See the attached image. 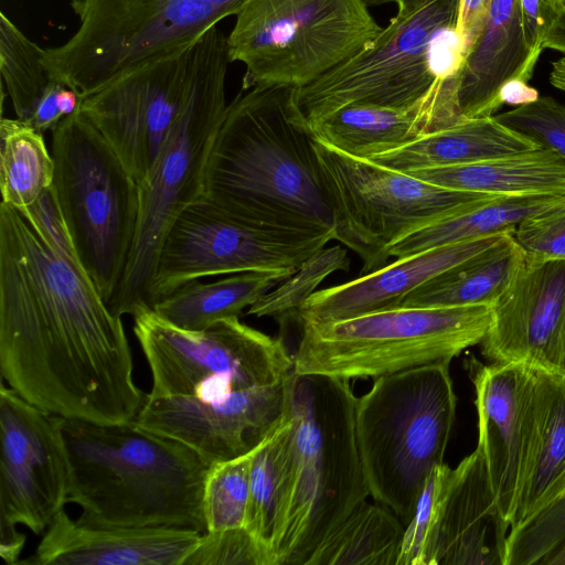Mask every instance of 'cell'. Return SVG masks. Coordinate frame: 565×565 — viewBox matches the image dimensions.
Masks as SVG:
<instances>
[{"mask_svg":"<svg viewBox=\"0 0 565 565\" xmlns=\"http://www.w3.org/2000/svg\"><path fill=\"white\" fill-rule=\"evenodd\" d=\"M121 317L75 255L0 204V373L21 397L65 418L134 420L145 401Z\"/></svg>","mask_w":565,"mask_h":565,"instance_id":"6da1fadb","label":"cell"},{"mask_svg":"<svg viewBox=\"0 0 565 565\" xmlns=\"http://www.w3.org/2000/svg\"><path fill=\"white\" fill-rule=\"evenodd\" d=\"M313 139L296 87L239 92L210 152L204 199L256 226L334 236Z\"/></svg>","mask_w":565,"mask_h":565,"instance_id":"7a4b0ae2","label":"cell"},{"mask_svg":"<svg viewBox=\"0 0 565 565\" xmlns=\"http://www.w3.org/2000/svg\"><path fill=\"white\" fill-rule=\"evenodd\" d=\"M71 481L67 502L87 526L207 531L203 492L210 463L135 420L103 424L58 416Z\"/></svg>","mask_w":565,"mask_h":565,"instance_id":"3957f363","label":"cell"},{"mask_svg":"<svg viewBox=\"0 0 565 565\" xmlns=\"http://www.w3.org/2000/svg\"><path fill=\"white\" fill-rule=\"evenodd\" d=\"M348 380L290 373L289 419L271 565H306L313 551L370 495Z\"/></svg>","mask_w":565,"mask_h":565,"instance_id":"277c9868","label":"cell"},{"mask_svg":"<svg viewBox=\"0 0 565 565\" xmlns=\"http://www.w3.org/2000/svg\"><path fill=\"white\" fill-rule=\"evenodd\" d=\"M456 404L449 363L374 379L356 401L355 431L370 495L405 525L428 475L444 463Z\"/></svg>","mask_w":565,"mask_h":565,"instance_id":"5b68a950","label":"cell"},{"mask_svg":"<svg viewBox=\"0 0 565 565\" xmlns=\"http://www.w3.org/2000/svg\"><path fill=\"white\" fill-rule=\"evenodd\" d=\"M248 0H71L78 25L44 49L50 79L83 97L146 64L179 54Z\"/></svg>","mask_w":565,"mask_h":565,"instance_id":"8992f818","label":"cell"},{"mask_svg":"<svg viewBox=\"0 0 565 565\" xmlns=\"http://www.w3.org/2000/svg\"><path fill=\"white\" fill-rule=\"evenodd\" d=\"M490 306L397 307L349 319L301 324L294 371L343 380L449 363L480 344Z\"/></svg>","mask_w":565,"mask_h":565,"instance_id":"52a82bcc","label":"cell"},{"mask_svg":"<svg viewBox=\"0 0 565 565\" xmlns=\"http://www.w3.org/2000/svg\"><path fill=\"white\" fill-rule=\"evenodd\" d=\"M51 132V188L76 256L108 303L132 249L139 183L81 107Z\"/></svg>","mask_w":565,"mask_h":565,"instance_id":"ba28073f","label":"cell"},{"mask_svg":"<svg viewBox=\"0 0 565 565\" xmlns=\"http://www.w3.org/2000/svg\"><path fill=\"white\" fill-rule=\"evenodd\" d=\"M227 35L245 65L243 90L303 87L367 47L381 33L363 0H248Z\"/></svg>","mask_w":565,"mask_h":565,"instance_id":"9c48e42d","label":"cell"},{"mask_svg":"<svg viewBox=\"0 0 565 565\" xmlns=\"http://www.w3.org/2000/svg\"><path fill=\"white\" fill-rule=\"evenodd\" d=\"M313 146L333 239L360 256L362 275L388 264L387 248L406 234L498 196L438 186L342 152L316 136Z\"/></svg>","mask_w":565,"mask_h":565,"instance_id":"30bf717a","label":"cell"},{"mask_svg":"<svg viewBox=\"0 0 565 565\" xmlns=\"http://www.w3.org/2000/svg\"><path fill=\"white\" fill-rule=\"evenodd\" d=\"M230 58L200 83L139 182V217L132 249L110 311L119 317L152 311L151 287L158 254L177 216L204 198L210 152L227 108L225 78Z\"/></svg>","mask_w":565,"mask_h":565,"instance_id":"8fae6325","label":"cell"},{"mask_svg":"<svg viewBox=\"0 0 565 565\" xmlns=\"http://www.w3.org/2000/svg\"><path fill=\"white\" fill-rule=\"evenodd\" d=\"M225 58L227 35L216 24L179 54L138 67L83 97L81 110L139 183L196 87Z\"/></svg>","mask_w":565,"mask_h":565,"instance_id":"7c38bea8","label":"cell"},{"mask_svg":"<svg viewBox=\"0 0 565 565\" xmlns=\"http://www.w3.org/2000/svg\"><path fill=\"white\" fill-rule=\"evenodd\" d=\"M135 318V335L152 375V396H190L215 387L239 390L286 382L294 356L284 342L243 322L220 320L200 331L182 330L153 311Z\"/></svg>","mask_w":565,"mask_h":565,"instance_id":"4fadbf2b","label":"cell"},{"mask_svg":"<svg viewBox=\"0 0 565 565\" xmlns=\"http://www.w3.org/2000/svg\"><path fill=\"white\" fill-rule=\"evenodd\" d=\"M458 0H427L395 14L364 50L312 83L297 88V103L309 124L354 103L405 106L422 97L450 67L436 71L433 47L452 31Z\"/></svg>","mask_w":565,"mask_h":565,"instance_id":"5bb4252c","label":"cell"},{"mask_svg":"<svg viewBox=\"0 0 565 565\" xmlns=\"http://www.w3.org/2000/svg\"><path fill=\"white\" fill-rule=\"evenodd\" d=\"M333 237V233L256 226L203 198L177 216L162 242L151 287L152 305L204 277L245 271L289 276Z\"/></svg>","mask_w":565,"mask_h":565,"instance_id":"9a60e30c","label":"cell"},{"mask_svg":"<svg viewBox=\"0 0 565 565\" xmlns=\"http://www.w3.org/2000/svg\"><path fill=\"white\" fill-rule=\"evenodd\" d=\"M0 555L17 564L26 526L46 531L67 502L71 468L58 416L0 388Z\"/></svg>","mask_w":565,"mask_h":565,"instance_id":"2e32d148","label":"cell"},{"mask_svg":"<svg viewBox=\"0 0 565 565\" xmlns=\"http://www.w3.org/2000/svg\"><path fill=\"white\" fill-rule=\"evenodd\" d=\"M285 387L286 382L207 399L146 394L134 420L185 444L213 465L248 454L277 426Z\"/></svg>","mask_w":565,"mask_h":565,"instance_id":"e0dca14e","label":"cell"},{"mask_svg":"<svg viewBox=\"0 0 565 565\" xmlns=\"http://www.w3.org/2000/svg\"><path fill=\"white\" fill-rule=\"evenodd\" d=\"M480 344L493 363L565 374V259L525 254L491 305V323Z\"/></svg>","mask_w":565,"mask_h":565,"instance_id":"ac0fdd59","label":"cell"},{"mask_svg":"<svg viewBox=\"0 0 565 565\" xmlns=\"http://www.w3.org/2000/svg\"><path fill=\"white\" fill-rule=\"evenodd\" d=\"M476 391L479 439L493 490L510 525L527 452L534 369L523 363L466 361Z\"/></svg>","mask_w":565,"mask_h":565,"instance_id":"d6986e66","label":"cell"},{"mask_svg":"<svg viewBox=\"0 0 565 565\" xmlns=\"http://www.w3.org/2000/svg\"><path fill=\"white\" fill-rule=\"evenodd\" d=\"M508 530L510 525L477 447L449 469L426 565H504Z\"/></svg>","mask_w":565,"mask_h":565,"instance_id":"ffe728a7","label":"cell"},{"mask_svg":"<svg viewBox=\"0 0 565 565\" xmlns=\"http://www.w3.org/2000/svg\"><path fill=\"white\" fill-rule=\"evenodd\" d=\"M461 120L452 65L409 105L354 103L310 126L318 139L333 148L372 159Z\"/></svg>","mask_w":565,"mask_h":565,"instance_id":"44dd1931","label":"cell"},{"mask_svg":"<svg viewBox=\"0 0 565 565\" xmlns=\"http://www.w3.org/2000/svg\"><path fill=\"white\" fill-rule=\"evenodd\" d=\"M201 533L174 527L87 526L63 509L26 565H183Z\"/></svg>","mask_w":565,"mask_h":565,"instance_id":"7402d4cb","label":"cell"},{"mask_svg":"<svg viewBox=\"0 0 565 565\" xmlns=\"http://www.w3.org/2000/svg\"><path fill=\"white\" fill-rule=\"evenodd\" d=\"M504 234L448 244L395 258L382 268L353 280L317 290L301 308L298 322L337 321L401 307L413 290L489 248Z\"/></svg>","mask_w":565,"mask_h":565,"instance_id":"603a6c76","label":"cell"},{"mask_svg":"<svg viewBox=\"0 0 565 565\" xmlns=\"http://www.w3.org/2000/svg\"><path fill=\"white\" fill-rule=\"evenodd\" d=\"M537 60L527 47L518 0H492L483 26L454 66L461 118L491 117L513 82L526 83Z\"/></svg>","mask_w":565,"mask_h":565,"instance_id":"cb8c5ba5","label":"cell"},{"mask_svg":"<svg viewBox=\"0 0 565 565\" xmlns=\"http://www.w3.org/2000/svg\"><path fill=\"white\" fill-rule=\"evenodd\" d=\"M533 369L530 439L510 527L565 489V374Z\"/></svg>","mask_w":565,"mask_h":565,"instance_id":"d4e9b609","label":"cell"},{"mask_svg":"<svg viewBox=\"0 0 565 565\" xmlns=\"http://www.w3.org/2000/svg\"><path fill=\"white\" fill-rule=\"evenodd\" d=\"M539 148L491 116L461 120L369 160L409 172L469 164Z\"/></svg>","mask_w":565,"mask_h":565,"instance_id":"484cf974","label":"cell"},{"mask_svg":"<svg viewBox=\"0 0 565 565\" xmlns=\"http://www.w3.org/2000/svg\"><path fill=\"white\" fill-rule=\"evenodd\" d=\"M438 186L497 195L565 194V160L539 148L480 162L407 172Z\"/></svg>","mask_w":565,"mask_h":565,"instance_id":"4316f807","label":"cell"},{"mask_svg":"<svg viewBox=\"0 0 565 565\" xmlns=\"http://www.w3.org/2000/svg\"><path fill=\"white\" fill-rule=\"evenodd\" d=\"M564 205L565 194L498 195L406 234L387 248V256L401 258L438 246L514 232L524 220Z\"/></svg>","mask_w":565,"mask_h":565,"instance_id":"83f0119b","label":"cell"},{"mask_svg":"<svg viewBox=\"0 0 565 565\" xmlns=\"http://www.w3.org/2000/svg\"><path fill=\"white\" fill-rule=\"evenodd\" d=\"M524 257L514 232L507 233L489 248L413 290L401 307H491Z\"/></svg>","mask_w":565,"mask_h":565,"instance_id":"f1b7e54d","label":"cell"},{"mask_svg":"<svg viewBox=\"0 0 565 565\" xmlns=\"http://www.w3.org/2000/svg\"><path fill=\"white\" fill-rule=\"evenodd\" d=\"M287 277L280 273L245 271L213 282L192 280L161 298L152 311L173 327L200 331L238 317Z\"/></svg>","mask_w":565,"mask_h":565,"instance_id":"f546056e","label":"cell"},{"mask_svg":"<svg viewBox=\"0 0 565 565\" xmlns=\"http://www.w3.org/2000/svg\"><path fill=\"white\" fill-rule=\"evenodd\" d=\"M405 524L387 507L363 501L306 565H396Z\"/></svg>","mask_w":565,"mask_h":565,"instance_id":"4dcf8cb0","label":"cell"},{"mask_svg":"<svg viewBox=\"0 0 565 565\" xmlns=\"http://www.w3.org/2000/svg\"><path fill=\"white\" fill-rule=\"evenodd\" d=\"M0 139L1 202L22 211L51 188L54 160L43 132L25 120L2 117Z\"/></svg>","mask_w":565,"mask_h":565,"instance_id":"1f68e13d","label":"cell"},{"mask_svg":"<svg viewBox=\"0 0 565 565\" xmlns=\"http://www.w3.org/2000/svg\"><path fill=\"white\" fill-rule=\"evenodd\" d=\"M289 419L285 412L277 426L254 448L245 527L267 547L270 541L282 483ZM271 565V563H270Z\"/></svg>","mask_w":565,"mask_h":565,"instance_id":"d6a6232c","label":"cell"},{"mask_svg":"<svg viewBox=\"0 0 565 565\" xmlns=\"http://www.w3.org/2000/svg\"><path fill=\"white\" fill-rule=\"evenodd\" d=\"M43 51L4 12L0 13V72L17 117L25 121L50 81L42 61Z\"/></svg>","mask_w":565,"mask_h":565,"instance_id":"836d02e7","label":"cell"},{"mask_svg":"<svg viewBox=\"0 0 565 565\" xmlns=\"http://www.w3.org/2000/svg\"><path fill=\"white\" fill-rule=\"evenodd\" d=\"M348 253L340 245L323 247L305 260L290 276L271 288L248 308L255 317H269L280 322L296 320L305 302L332 273L350 269Z\"/></svg>","mask_w":565,"mask_h":565,"instance_id":"e575fe53","label":"cell"},{"mask_svg":"<svg viewBox=\"0 0 565 565\" xmlns=\"http://www.w3.org/2000/svg\"><path fill=\"white\" fill-rule=\"evenodd\" d=\"M253 450L210 466L203 492L207 531L245 525Z\"/></svg>","mask_w":565,"mask_h":565,"instance_id":"d590c367","label":"cell"},{"mask_svg":"<svg viewBox=\"0 0 565 565\" xmlns=\"http://www.w3.org/2000/svg\"><path fill=\"white\" fill-rule=\"evenodd\" d=\"M565 542V489L520 524L510 527L504 565H533Z\"/></svg>","mask_w":565,"mask_h":565,"instance_id":"8d00e7d4","label":"cell"},{"mask_svg":"<svg viewBox=\"0 0 565 565\" xmlns=\"http://www.w3.org/2000/svg\"><path fill=\"white\" fill-rule=\"evenodd\" d=\"M501 124L550 149L565 160V105L551 96L516 106L494 116Z\"/></svg>","mask_w":565,"mask_h":565,"instance_id":"74e56055","label":"cell"},{"mask_svg":"<svg viewBox=\"0 0 565 565\" xmlns=\"http://www.w3.org/2000/svg\"><path fill=\"white\" fill-rule=\"evenodd\" d=\"M183 565H270L264 546L245 527L207 531Z\"/></svg>","mask_w":565,"mask_h":565,"instance_id":"f35d334b","label":"cell"},{"mask_svg":"<svg viewBox=\"0 0 565 565\" xmlns=\"http://www.w3.org/2000/svg\"><path fill=\"white\" fill-rule=\"evenodd\" d=\"M449 469L444 462L428 475L414 513L405 525L396 565H426L438 504Z\"/></svg>","mask_w":565,"mask_h":565,"instance_id":"ab89813d","label":"cell"},{"mask_svg":"<svg viewBox=\"0 0 565 565\" xmlns=\"http://www.w3.org/2000/svg\"><path fill=\"white\" fill-rule=\"evenodd\" d=\"M514 238L526 255L565 259V205L524 220Z\"/></svg>","mask_w":565,"mask_h":565,"instance_id":"60d3db41","label":"cell"},{"mask_svg":"<svg viewBox=\"0 0 565 565\" xmlns=\"http://www.w3.org/2000/svg\"><path fill=\"white\" fill-rule=\"evenodd\" d=\"M83 96L74 88L57 79H50L40 100L26 120L41 132L52 131L66 117L76 113Z\"/></svg>","mask_w":565,"mask_h":565,"instance_id":"b9f144b4","label":"cell"},{"mask_svg":"<svg viewBox=\"0 0 565 565\" xmlns=\"http://www.w3.org/2000/svg\"><path fill=\"white\" fill-rule=\"evenodd\" d=\"M20 212L49 243L76 256L52 188L44 191L35 203Z\"/></svg>","mask_w":565,"mask_h":565,"instance_id":"7bdbcfd3","label":"cell"},{"mask_svg":"<svg viewBox=\"0 0 565 565\" xmlns=\"http://www.w3.org/2000/svg\"><path fill=\"white\" fill-rule=\"evenodd\" d=\"M524 39L532 56L539 60L545 35L563 11L557 0H518Z\"/></svg>","mask_w":565,"mask_h":565,"instance_id":"ee69618b","label":"cell"},{"mask_svg":"<svg viewBox=\"0 0 565 565\" xmlns=\"http://www.w3.org/2000/svg\"><path fill=\"white\" fill-rule=\"evenodd\" d=\"M492 0H458L454 26L456 58L462 57L480 33Z\"/></svg>","mask_w":565,"mask_h":565,"instance_id":"f6af8a7d","label":"cell"},{"mask_svg":"<svg viewBox=\"0 0 565 565\" xmlns=\"http://www.w3.org/2000/svg\"><path fill=\"white\" fill-rule=\"evenodd\" d=\"M543 49L558 51L565 56V8L558 14L545 35Z\"/></svg>","mask_w":565,"mask_h":565,"instance_id":"bcb514c9","label":"cell"},{"mask_svg":"<svg viewBox=\"0 0 565 565\" xmlns=\"http://www.w3.org/2000/svg\"><path fill=\"white\" fill-rule=\"evenodd\" d=\"M550 82L557 89L565 92V56L552 63Z\"/></svg>","mask_w":565,"mask_h":565,"instance_id":"7dc6e473","label":"cell"},{"mask_svg":"<svg viewBox=\"0 0 565 565\" xmlns=\"http://www.w3.org/2000/svg\"><path fill=\"white\" fill-rule=\"evenodd\" d=\"M539 565H565V542L543 558Z\"/></svg>","mask_w":565,"mask_h":565,"instance_id":"c3c4849f","label":"cell"},{"mask_svg":"<svg viewBox=\"0 0 565 565\" xmlns=\"http://www.w3.org/2000/svg\"><path fill=\"white\" fill-rule=\"evenodd\" d=\"M427 0H398L397 6V12L398 15H405L414 10H416L418 7L424 4Z\"/></svg>","mask_w":565,"mask_h":565,"instance_id":"681fc988","label":"cell"},{"mask_svg":"<svg viewBox=\"0 0 565 565\" xmlns=\"http://www.w3.org/2000/svg\"><path fill=\"white\" fill-rule=\"evenodd\" d=\"M367 7H372V6H381V4H385V3H391V2H394V3H397L398 0H363Z\"/></svg>","mask_w":565,"mask_h":565,"instance_id":"f907efd6","label":"cell"},{"mask_svg":"<svg viewBox=\"0 0 565 565\" xmlns=\"http://www.w3.org/2000/svg\"><path fill=\"white\" fill-rule=\"evenodd\" d=\"M557 1H558V3H559L563 8H565V0H557Z\"/></svg>","mask_w":565,"mask_h":565,"instance_id":"816d5d0a","label":"cell"}]
</instances>
